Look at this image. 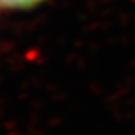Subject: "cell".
I'll return each mask as SVG.
<instances>
[{"mask_svg":"<svg viewBox=\"0 0 135 135\" xmlns=\"http://www.w3.org/2000/svg\"><path fill=\"white\" fill-rule=\"evenodd\" d=\"M46 0H0V8L7 10H30L37 5L44 3Z\"/></svg>","mask_w":135,"mask_h":135,"instance_id":"6da1fadb","label":"cell"}]
</instances>
